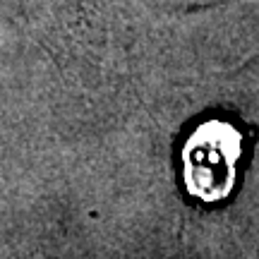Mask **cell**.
Returning <instances> with one entry per match:
<instances>
[{
  "mask_svg": "<svg viewBox=\"0 0 259 259\" xmlns=\"http://www.w3.org/2000/svg\"><path fill=\"white\" fill-rule=\"evenodd\" d=\"M257 3H259V0H257Z\"/></svg>",
  "mask_w": 259,
  "mask_h": 259,
  "instance_id": "cell-2",
  "label": "cell"
},
{
  "mask_svg": "<svg viewBox=\"0 0 259 259\" xmlns=\"http://www.w3.org/2000/svg\"><path fill=\"white\" fill-rule=\"evenodd\" d=\"M240 158L242 135L233 122L213 118L194 125L180 151L187 194L204 204L228 199L238 180Z\"/></svg>",
  "mask_w": 259,
  "mask_h": 259,
  "instance_id": "cell-1",
  "label": "cell"
}]
</instances>
